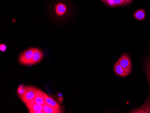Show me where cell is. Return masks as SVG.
Listing matches in <instances>:
<instances>
[{
    "instance_id": "obj_16",
    "label": "cell",
    "mask_w": 150,
    "mask_h": 113,
    "mask_svg": "<svg viewBox=\"0 0 150 113\" xmlns=\"http://www.w3.org/2000/svg\"><path fill=\"white\" fill-rule=\"evenodd\" d=\"M32 110H34V111H42L43 110L42 105H40V104L36 103L34 106Z\"/></svg>"
},
{
    "instance_id": "obj_5",
    "label": "cell",
    "mask_w": 150,
    "mask_h": 113,
    "mask_svg": "<svg viewBox=\"0 0 150 113\" xmlns=\"http://www.w3.org/2000/svg\"><path fill=\"white\" fill-rule=\"evenodd\" d=\"M55 11L58 16H64L67 12V6L64 3L59 2L55 5Z\"/></svg>"
},
{
    "instance_id": "obj_6",
    "label": "cell",
    "mask_w": 150,
    "mask_h": 113,
    "mask_svg": "<svg viewBox=\"0 0 150 113\" xmlns=\"http://www.w3.org/2000/svg\"><path fill=\"white\" fill-rule=\"evenodd\" d=\"M114 71L117 75L122 77L127 76L129 75L125 71L123 68H122V66L120 65L118 61H117L115 65Z\"/></svg>"
},
{
    "instance_id": "obj_7",
    "label": "cell",
    "mask_w": 150,
    "mask_h": 113,
    "mask_svg": "<svg viewBox=\"0 0 150 113\" xmlns=\"http://www.w3.org/2000/svg\"><path fill=\"white\" fill-rule=\"evenodd\" d=\"M43 53L42 51L38 48H35L33 55L32 65H35L39 62L42 59Z\"/></svg>"
},
{
    "instance_id": "obj_17",
    "label": "cell",
    "mask_w": 150,
    "mask_h": 113,
    "mask_svg": "<svg viewBox=\"0 0 150 113\" xmlns=\"http://www.w3.org/2000/svg\"><path fill=\"white\" fill-rule=\"evenodd\" d=\"M129 113H147V111L145 110L144 109L141 108H137V109H134V110H132V111H130Z\"/></svg>"
},
{
    "instance_id": "obj_18",
    "label": "cell",
    "mask_w": 150,
    "mask_h": 113,
    "mask_svg": "<svg viewBox=\"0 0 150 113\" xmlns=\"http://www.w3.org/2000/svg\"><path fill=\"white\" fill-rule=\"evenodd\" d=\"M6 49V46L3 44H1L0 45V50L1 51H5Z\"/></svg>"
},
{
    "instance_id": "obj_4",
    "label": "cell",
    "mask_w": 150,
    "mask_h": 113,
    "mask_svg": "<svg viewBox=\"0 0 150 113\" xmlns=\"http://www.w3.org/2000/svg\"><path fill=\"white\" fill-rule=\"evenodd\" d=\"M43 109L45 113H62L60 108L55 107L51 106L50 104L47 103L46 101H45L42 104Z\"/></svg>"
},
{
    "instance_id": "obj_14",
    "label": "cell",
    "mask_w": 150,
    "mask_h": 113,
    "mask_svg": "<svg viewBox=\"0 0 150 113\" xmlns=\"http://www.w3.org/2000/svg\"><path fill=\"white\" fill-rule=\"evenodd\" d=\"M36 102H35L34 99H31L30 101H28L26 103V105H27V107L28 108L29 110H32L33 109L34 106L36 104Z\"/></svg>"
},
{
    "instance_id": "obj_19",
    "label": "cell",
    "mask_w": 150,
    "mask_h": 113,
    "mask_svg": "<svg viewBox=\"0 0 150 113\" xmlns=\"http://www.w3.org/2000/svg\"><path fill=\"white\" fill-rule=\"evenodd\" d=\"M29 113H45V111L42 110V111H34V110H31L29 111Z\"/></svg>"
},
{
    "instance_id": "obj_12",
    "label": "cell",
    "mask_w": 150,
    "mask_h": 113,
    "mask_svg": "<svg viewBox=\"0 0 150 113\" xmlns=\"http://www.w3.org/2000/svg\"><path fill=\"white\" fill-rule=\"evenodd\" d=\"M141 108L147 111V113H150V95L146 102L141 106Z\"/></svg>"
},
{
    "instance_id": "obj_3",
    "label": "cell",
    "mask_w": 150,
    "mask_h": 113,
    "mask_svg": "<svg viewBox=\"0 0 150 113\" xmlns=\"http://www.w3.org/2000/svg\"><path fill=\"white\" fill-rule=\"evenodd\" d=\"M38 89L33 87H26L24 94L20 99L23 102L26 103L28 101L34 98L36 93Z\"/></svg>"
},
{
    "instance_id": "obj_2",
    "label": "cell",
    "mask_w": 150,
    "mask_h": 113,
    "mask_svg": "<svg viewBox=\"0 0 150 113\" xmlns=\"http://www.w3.org/2000/svg\"><path fill=\"white\" fill-rule=\"evenodd\" d=\"M118 61L126 72L129 74L131 73L132 72V63L128 54H124L121 55Z\"/></svg>"
},
{
    "instance_id": "obj_20",
    "label": "cell",
    "mask_w": 150,
    "mask_h": 113,
    "mask_svg": "<svg viewBox=\"0 0 150 113\" xmlns=\"http://www.w3.org/2000/svg\"><path fill=\"white\" fill-rule=\"evenodd\" d=\"M101 1H103V2H105V0H101Z\"/></svg>"
},
{
    "instance_id": "obj_1",
    "label": "cell",
    "mask_w": 150,
    "mask_h": 113,
    "mask_svg": "<svg viewBox=\"0 0 150 113\" xmlns=\"http://www.w3.org/2000/svg\"><path fill=\"white\" fill-rule=\"evenodd\" d=\"M34 50L35 48H32L23 51L19 56V62L22 65H31Z\"/></svg>"
},
{
    "instance_id": "obj_13",
    "label": "cell",
    "mask_w": 150,
    "mask_h": 113,
    "mask_svg": "<svg viewBox=\"0 0 150 113\" xmlns=\"http://www.w3.org/2000/svg\"><path fill=\"white\" fill-rule=\"evenodd\" d=\"M146 74L148 77L150 90V59H149L146 62Z\"/></svg>"
},
{
    "instance_id": "obj_15",
    "label": "cell",
    "mask_w": 150,
    "mask_h": 113,
    "mask_svg": "<svg viewBox=\"0 0 150 113\" xmlns=\"http://www.w3.org/2000/svg\"><path fill=\"white\" fill-rule=\"evenodd\" d=\"M25 89H26V87L23 86V85H21L19 86L18 89V94L19 97H21L24 94Z\"/></svg>"
},
{
    "instance_id": "obj_8",
    "label": "cell",
    "mask_w": 150,
    "mask_h": 113,
    "mask_svg": "<svg viewBox=\"0 0 150 113\" xmlns=\"http://www.w3.org/2000/svg\"><path fill=\"white\" fill-rule=\"evenodd\" d=\"M34 99H35L36 103L40 104V105H42L45 101L42 92L41 90H39V89L37 91L36 95Z\"/></svg>"
},
{
    "instance_id": "obj_21",
    "label": "cell",
    "mask_w": 150,
    "mask_h": 113,
    "mask_svg": "<svg viewBox=\"0 0 150 113\" xmlns=\"http://www.w3.org/2000/svg\"></svg>"
},
{
    "instance_id": "obj_9",
    "label": "cell",
    "mask_w": 150,
    "mask_h": 113,
    "mask_svg": "<svg viewBox=\"0 0 150 113\" xmlns=\"http://www.w3.org/2000/svg\"><path fill=\"white\" fill-rule=\"evenodd\" d=\"M134 16L138 21H144L146 18L145 11L142 9L137 10L134 13Z\"/></svg>"
},
{
    "instance_id": "obj_10",
    "label": "cell",
    "mask_w": 150,
    "mask_h": 113,
    "mask_svg": "<svg viewBox=\"0 0 150 113\" xmlns=\"http://www.w3.org/2000/svg\"><path fill=\"white\" fill-rule=\"evenodd\" d=\"M42 92L43 94L45 99V101H46L47 103L50 104L51 106L55 107L60 108V106L59 105V104L54 99H53L52 98L49 97L48 95H47L44 92H42Z\"/></svg>"
},
{
    "instance_id": "obj_11",
    "label": "cell",
    "mask_w": 150,
    "mask_h": 113,
    "mask_svg": "<svg viewBox=\"0 0 150 113\" xmlns=\"http://www.w3.org/2000/svg\"><path fill=\"white\" fill-rule=\"evenodd\" d=\"M114 3V7L120 6H124L130 4L133 0H112Z\"/></svg>"
}]
</instances>
